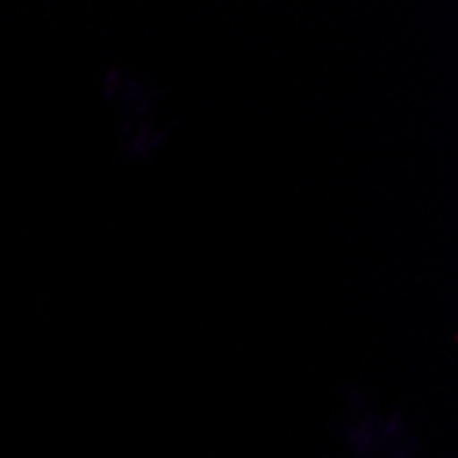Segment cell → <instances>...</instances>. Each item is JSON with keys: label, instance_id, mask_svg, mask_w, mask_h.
<instances>
[]
</instances>
